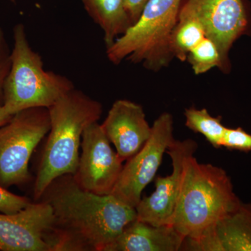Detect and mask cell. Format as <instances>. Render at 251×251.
<instances>
[{"label":"cell","mask_w":251,"mask_h":251,"mask_svg":"<svg viewBox=\"0 0 251 251\" xmlns=\"http://www.w3.org/2000/svg\"><path fill=\"white\" fill-rule=\"evenodd\" d=\"M49 110L50 128L36 173L34 201H39L48 186L59 176L75 175L84 130L98 122L103 107L82 91L74 89Z\"/></svg>","instance_id":"obj_2"},{"label":"cell","mask_w":251,"mask_h":251,"mask_svg":"<svg viewBox=\"0 0 251 251\" xmlns=\"http://www.w3.org/2000/svg\"><path fill=\"white\" fill-rule=\"evenodd\" d=\"M183 0H150L139 19L106 49L114 64L126 59L150 70L166 67L173 58L171 38Z\"/></svg>","instance_id":"obj_5"},{"label":"cell","mask_w":251,"mask_h":251,"mask_svg":"<svg viewBox=\"0 0 251 251\" xmlns=\"http://www.w3.org/2000/svg\"><path fill=\"white\" fill-rule=\"evenodd\" d=\"M197 149V143L191 139L175 140L172 144L166 153L171 156L173 171L168 176H158L152 194L141 198L135 207L137 219L153 226L171 225L181 193L185 163Z\"/></svg>","instance_id":"obj_10"},{"label":"cell","mask_w":251,"mask_h":251,"mask_svg":"<svg viewBox=\"0 0 251 251\" xmlns=\"http://www.w3.org/2000/svg\"><path fill=\"white\" fill-rule=\"evenodd\" d=\"M39 201L49 203L53 212L44 238L50 251H105L137 219L135 208L111 194L85 191L73 175L52 181Z\"/></svg>","instance_id":"obj_1"},{"label":"cell","mask_w":251,"mask_h":251,"mask_svg":"<svg viewBox=\"0 0 251 251\" xmlns=\"http://www.w3.org/2000/svg\"><path fill=\"white\" fill-rule=\"evenodd\" d=\"M16 112L14 109L8 105H4L0 107V126L9 122Z\"/></svg>","instance_id":"obj_23"},{"label":"cell","mask_w":251,"mask_h":251,"mask_svg":"<svg viewBox=\"0 0 251 251\" xmlns=\"http://www.w3.org/2000/svg\"><path fill=\"white\" fill-rule=\"evenodd\" d=\"M11 68L4 88V105L16 112L31 108H49L75 89L68 77L44 69L40 54L31 47L25 27L13 29Z\"/></svg>","instance_id":"obj_4"},{"label":"cell","mask_w":251,"mask_h":251,"mask_svg":"<svg viewBox=\"0 0 251 251\" xmlns=\"http://www.w3.org/2000/svg\"><path fill=\"white\" fill-rule=\"evenodd\" d=\"M196 75L209 72L214 67L224 69L221 54L215 43L204 38L188 52L187 58Z\"/></svg>","instance_id":"obj_18"},{"label":"cell","mask_w":251,"mask_h":251,"mask_svg":"<svg viewBox=\"0 0 251 251\" xmlns=\"http://www.w3.org/2000/svg\"><path fill=\"white\" fill-rule=\"evenodd\" d=\"M179 17L201 23L206 37L217 46L226 69L229 49L247 26L242 0H183Z\"/></svg>","instance_id":"obj_9"},{"label":"cell","mask_w":251,"mask_h":251,"mask_svg":"<svg viewBox=\"0 0 251 251\" xmlns=\"http://www.w3.org/2000/svg\"><path fill=\"white\" fill-rule=\"evenodd\" d=\"M184 240L171 225L153 226L136 219L105 251H179Z\"/></svg>","instance_id":"obj_13"},{"label":"cell","mask_w":251,"mask_h":251,"mask_svg":"<svg viewBox=\"0 0 251 251\" xmlns=\"http://www.w3.org/2000/svg\"><path fill=\"white\" fill-rule=\"evenodd\" d=\"M31 202L29 198L14 194L0 186V213L14 214L22 210Z\"/></svg>","instance_id":"obj_20"},{"label":"cell","mask_w":251,"mask_h":251,"mask_svg":"<svg viewBox=\"0 0 251 251\" xmlns=\"http://www.w3.org/2000/svg\"><path fill=\"white\" fill-rule=\"evenodd\" d=\"M222 148L249 152L251 151V135L243 128H226L222 140Z\"/></svg>","instance_id":"obj_19"},{"label":"cell","mask_w":251,"mask_h":251,"mask_svg":"<svg viewBox=\"0 0 251 251\" xmlns=\"http://www.w3.org/2000/svg\"><path fill=\"white\" fill-rule=\"evenodd\" d=\"M110 143L98 122L84 130L82 152L74 177L85 191L99 196L110 195L113 191L124 165Z\"/></svg>","instance_id":"obj_8"},{"label":"cell","mask_w":251,"mask_h":251,"mask_svg":"<svg viewBox=\"0 0 251 251\" xmlns=\"http://www.w3.org/2000/svg\"><path fill=\"white\" fill-rule=\"evenodd\" d=\"M186 125L195 133L204 135L214 148H222V140L227 127L221 123L219 117L211 116L205 108H189L184 112Z\"/></svg>","instance_id":"obj_17"},{"label":"cell","mask_w":251,"mask_h":251,"mask_svg":"<svg viewBox=\"0 0 251 251\" xmlns=\"http://www.w3.org/2000/svg\"><path fill=\"white\" fill-rule=\"evenodd\" d=\"M149 1L150 0H124V7L129 18L131 26L139 19L144 8Z\"/></svg>","instance_id":"obj_22"},{"label":"cell","mask_w":251,"mask_h":251,"mask_svg":"<svg viewBox=\"0 0 251 251\" xmlns=\"http://www.w3.org/2000/svg\"><path fill=\"white\" fill-rule=\"evenodd\" d=\"M50 128L46 108L20 110L0 126V186L8 189L29 182L31 154Z\"/></svg>","instance_id":"obj_6"},{"label":"cell","mask_w":251,"mask_h":251,"mask_svg":"<svg viewBox=\"0 0 251 251\" xmlns=\"http://www.w3.org/2000/svg\"><path fill=\"white\" fill-rule=\"evenodd\" d=\"M53 219L51 206L41 201L14 214L0 213V251H50L44 238Z\"/></svg>","instance_id":"obj_11"},{"label":"cell","mask_w":251,"mask_h":251,"mask_svg":"<svg viewBox=\"0 0 251 251\" xmlns=\"http://www.w3.org/2000/svg\"><path fill=\"white\" fill-rule=\"evenodd\" d=\"M175 140L173 116L163 112L151 126V135L146 143L124 165L111 195L136 207L143 190L156 176L163 155Z\"/></svg>","instance_id":"obj_7"},{"label":"cell","mask_w":251,"mask_h":251,"mask_svg":"<svg viewBox=\"0 0 251 251\" xmlns=\"http://www.w3.org/2000/svg\"><path fill=\"white\" fill-rule=\"evenodd\" d=\"M242 201L223 168L201 163L194 155L185 163L184 177L171 226L184 239H196L232 214Z\"/></svg>","instance_id":"obj_3"},{"label":"cell","mask_w":251,"mask_h":251,"mask_svg":"<svg viewBox=\"0 0 251 251\" xmlns=\"http://www.w3.org/2000/svg\"><path fill=\"white\" fill-rule=\"evenodd\" d=\"M205 37V31L199 21L191 18L179 17L171 38L173 57L186 60L191 50Z\"/></svg>","instance_id":"obj_16"},{"label":"cell","mask_w":251,"mask_h":251,"mask_svg":"<svg viewBox=\"0 0 251 251\" xmlns=\"http://www.w3.org/2000/svg\"><path fill=\"white\" fill-rule=\"evenodd\" d=\"M10 1H11V2H13V3L16 2V0H10Z\"/></svg>","instance_id":"obj_24"},{"label":"cell","mask_w":251,"mask_h":251,"mask_svg":"<svg viewBox=\"0 0 251 251\" xmlns=\"http://www.w3.org/2000/svg\"><path fill=\"white\" fill-rule=\"evenodd\" d=\"M101 126L122 162L138 153L151 133L143 107L125 99L112 104Z\"/></svg>","instance_id":"obj_12"},{"label":"cell","mask_w":251,"mask_h":251,"mask_svg":"<svg viewBox=\"0 0 251 251\" xmlns=\"http://www.w3.org/2000/svg\"><path fill=\"white\" fill-rule=\"evenodd\" d=\"M11 52L4 30L0 28V107L4 105V88L11 68Z\"/></svg>","instance_id":"obj_21"},{"label":"cell","mask_w":251,"mask_h":251,"mask_svg":"<svg viewBox=\"0 0 251 251\" xmlns=\"http://www.w3.org/2000/svg\"><path fill=\"white\" fill-rule=\"evenodd\" d=\"M219 251H251V202L241 203L215 225Z\"/></svg>","instance_id":"obj_15"},{"label":"cell","mask_w":251,"mask_h":251,"mask_svg":"<svg viewBox=\"0 0 251 251\" xmlns=\"http://www.w3.org/2000/svg\"><path fill=\"white\" fill-rule=\"evenodd\" d=\"M85 11L101 28L106 49L129 29L131 23L124 7V0H80Z\"/></svg>","instance_id":"obj_14"}]
</instances>
